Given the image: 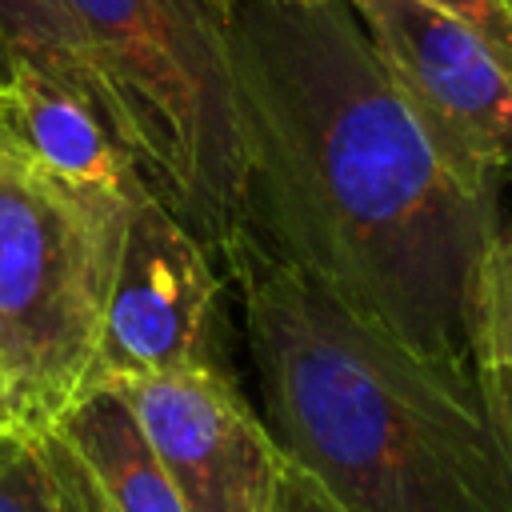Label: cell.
<instances>
[{
    "instance_id": "obj_4",
    "label": "cell",
    "mask_w": 512,
    "mask_h": 512,
    "mask_svg": "<svg viewBox=\"0 0 512 512\" xmlns=\"http://www.w3.org/2000/svg\"><path fill=\"white\" fill-rule=\"evenodd\" d=\"M136 188H76L0 132V368L28 436L92 388Z\"/></svg>"
},
{
    "instance_id": "obj_17",
    "label": "cell",
    "mask_w": 512,
    "mask_h": 512,
    "mask_svg": "<svg viewBox=\"0 0 512 512\" xmlns=\"http://www.w3.org/2000/svg\"><path fill=\"white\" fill-rule=\"evenodd\" d=\"M12 64H16V60H12V52H8V48H4V40H0V84L8 80V72H12Z\"/></svg>"
},
{
    "instance_id": "obj_1",
    "label": "cell",
    "mask_w": 512,
    "mask_h": 512,
    "mask_svg": "<svg viewBox=\"0 0 512 512\" xmlns=\"http://www.w3.org/2000/svg\"><path fill=\"white\" fill-rule=\"evenodd\" d=\"M248 236L392 340L464 360L496 192L464 184L348 0H236Z\"/></svg>"
},
{
    "instance_id": "obj_12",
    "label": "cell",
    "mask_w": 512,
    "mask_h": 512,
    "mask_svg": "<svg viewBox=\"0 0 512 512\" xmlns=\"http://www.w3.org/2000/svg\"><path fill=\"white\" fill-rule=\"evenodd\" d=\"M0 512H60L36 436L12 428H0Z\"/></svg>"
},
{
    "instance_id": "obj_6",
    "label": "cell",
    "mask_w": 512,
    "mask_h": 512,
    "mask_svg": "<svg viewBox=\"0 0 512 512\" xmlns=\"http://www.w3.org/2000/svg\"><path fill=\"white\" fill-rule=\"evenodd\" d=\"M220 288L224 280L212 252L140 184L120 244L92 388L192 364L224 368L212 356Z\"/></svg>"
},
{
    "instance_id": "obj_7",
    "label": "cell",
    "mask_w": 512,
    "mask_h": 512,
    "mask_svg": "<svg viewBox=\"0 0 512 512\" xmlns=\"http://www.w3.org/2000/svg\"><path fill=\"white\" fill-rule=\"evenodd\" d=\"M128 404L184 512H272L284 456L216 364L108 384Z\"/></svg>"
},
{
    "instance_id": "obj_5",
    "label": "cell",
    "mask_w": 512,
    "mask_h": 512,
    "mask_svg": "<svg viewBox=\"0 0 512 512\" xmlns=\"http://www.w3.org/2000/svg\"><path fill=\"white\" fill-rule=\"evenodd\" d=\"M452 172L496 192L512 168V60L432 0H348Z\"/></svg>"
},
{
    "instance_id": "obj_9",
    "label": "cell",
    "mask_w": 512,
    "mask_h": 512,
    "mask_svg": "<svg viewBox=\"0 0 512 512\" xmlns=\"http://www.w3.org/2000/svg\"><path fill=\"white\" fill-rule=\"evenodd\" d=\"M48 432L68 440L112 512H184L116 388H88Z\"/></svg>"
},
{
    "instance_id": "obj_11",
    "label": "cell",
    "mask_w": 512,
    "mask_h": 512,
    "mask_svg": "<svg viewBox=\"0 0 512 512\" xmlns=\"http://www.w3.org/2000/svg\"><path fill=\"white\" fill-rule=\"evenodd\" d=\"M0 40L12 52V60H24L56 76L100 112L96 72H92L84 36L60 0H0Z\"/></svg>"
},
{
    "instance_id": "obj_10",
    "label": "cell",
    "mask_w": 512,
    "mask_h": 512,
    "mask_svg": "<svg viewBox=\"0 0 512 512\" xmlns=\"http://www.w3.org/2000/svg\"><path fill=\"white\" fill-rule=\"evenodd\" d=\"M464 360L488 416L512 440V224L496 228L472 272Z\"/></svg>"
},
{
    "instance_id": "obj_2",
    "label": "cell",
    "mask_w": 512,
    "mask_h": 512,
    "mask_svg": "<svg viewBox=\"0 0 512 512\" xmlns=\"http://www.w3.org/2000/svg\"><path fill=\"white\" fill-rule=\"evenodd\" d=\"M228 272L264 424L288 468L344 512H512V440L468 360L372 328L252 236Z\"/></svg>"
},
{
    "instance_id": "obj_3",
    "label": "cell",
    "mask_w": 512,
    "mask_h": 512,
    "mask_svg": "<svg viewBox=\"0 0 512 512\" xmlns=\"http://www.w3.org/2000/svg\"><path fill=\"white\" fill-rule=\"evenodd\" d=\"M84 36L100 116L144 188L232 264L244 220V132L228 20L212 0H60Z\"/></svg>"
},
{
    "instance_id": "obj_15",
    "label": "cell",
    "mask_w": 512,
    "mask_h": 512,
    "mask_svg": "<svg viewBox=\"0 0 512 512\" xmlns=\"http://www.w3.org/2000/svg\"><path fill=\"white\" fill-rule=\"evenodd\" d=\"M272 512H344V508L336 500H328L308 476H300L296 468L284 464V476H280V492H276Z\"/></svg>"
},
{
    "instance_id": "obj_14",
    "label": "cell",
    "mask_w": 512,
    "mask_h": 512,
    "mask_svg": "<svg viewBox=\"0 0 512 512\" xmlns=\"http://www.w3.org/2000/svg\"><path fill=\"white\" fill-rule=\"evenodd\" d=\"M432 4H440L452 16H460L464 24H472L480 36H488L512 60V8L504 0H432Z\"/></svg>"
},
{
    "instance_id": "obj_8",
    "label": "cell",
    "mask_w": 512,
    "mask_h": 512,
    "mask_svg": "<svg viewBox=\"0 0 512 512\" xmlns=\"http://www.w3.org/2000/svg\"><path fill=\"white\" fill-rule=\"evenodd\" d=\"M0 132L44 172L76 188L128 192L144 184L100 112L80 92L24 60H16L0 84Z\"/></svg>"
},
{
    "instance_id": "obj_13",
    "label": "cell",
    "mask_w": 512,
    "mask_h": 512,
    "mask_svg": "<svg viewBox=\"0 0 512 512\" xmlns=\"http://www.w3.org/2000/svg\"><path fill=\"white\" fill-rule=\"evenodd\" d=\"M36 444H40L44 468H48V476H52L60 512H112L108 500L100 496L96 480H92L88 468L80 464V456L68 448V440H60L56 432H40Z\"/></svg>"
},
{
    "instance_id": "obj_19",
    "label": "cell",
    "mask_w": 512,
    "mask_h": 512,
    "mask_svg": "<svg viewBox=\"0 0 512 512\" xmlns=\"http://www.w3.org/2000/svg\"><path fill=\"white\" fill-rule=\"evenodd\" d=\"M504 4H508V8H512V0H504Z\"/></svg>"
},
{
    "instance_id": "obj_16",
    "label": "cell",
    "mask_w": 512,
    "mask_h": 512,
    "mask_svg": "<svg viewBox=\"0 0 512 512\" xmlns=\"http://www.w3.org/2000/svg\"><path fill=\"white\" fill-rule=\"evenodd\" d=\"M0 428H16V412H12V392H8V380H4V368H0Z\"/></svg>"
},
{
    "instance_id": "obj_18",
    "label": "cell",
    "mask_w": 512,
    "mask_h": 512,
    "mask_svg": "<svg viewBox=\"0 0 512 512\" xmlns=\"http://www.w3.org/2000/svg\"><path fill=\"white\" fill-rule=\"evenodd\" d=\"M212 4H216V8H220V12H224V20H228V12H232V8H236V0H212Z\"/></svg>"
}]
</instances>
